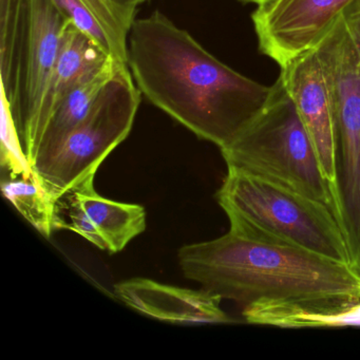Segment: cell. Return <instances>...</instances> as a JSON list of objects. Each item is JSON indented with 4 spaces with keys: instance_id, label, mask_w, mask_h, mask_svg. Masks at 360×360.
Returning a JSON list of instances; mask_svg holds the SVG:
<instances>
[{
    "instance_id": "1",
    "label": "cell",
    "mask_w": 360,
    "mask_h": 360,
    "mask_svg": "<svg viewBox=\"0 0 360 360\" xmlns=\"http://www.w3.org/2000/svg\"><path fill=\"white\" fill-rule=\"evenodd\" d=\"M127 65L151 104L219 148L260 113L271 94V86L233 70L159 11L132 25Z\"/></svg>"
},
{
    "instance_id": "2",
    "label": "cell",
    "mask_w": 360,
    "mask_h": 360,
    "mask_svg": "<svg viewBox=\"0 0 360 360\" xmlns=\"http://www.w3.org/2000/svg\"><path fill=\"white\" fill-rule=\"evenodd\" d=\"M178 258L187 279L243 309L360 301V271L353 265L250 229L229 227L222 237L183 246Z\"/></svg>"
},
{
    "instance_id": "3",
    "label": "cell",
    "mask_w": 360,
    "mask_h": 360,
    "mask_svg": "<svg viewBox=\"0 0 360 360\" xmlns=\"http://www.w3.org/2000/svg\"><path fill=\"white\" fill-rule=\"evenodd\" d=\"M54 0H0V72L5 117L28 146L63 35L71 24Z\"/></svg>"
},
{
    "instance_id": "4",
    "label": "cell",
    "mask_w": 360,
    "mask_h": 360,
    "mask_svg": "<svg viewBox=\"0 0 360 360\" xmlns=\"http://www.w3.org/2000/svg\"><path fill=\"white\" fill-rule=\"evenodd\" d=\"M216 198L231 227L257 231L354 266L345 231L326 204L235 167H227Z\"/></svg>"
},
{
    "instance_id": "5",
    "label": "cell",
    "mask_w": 360,
    "mask_h": 360,
    "mask_svg": "<svg viewBox=\"0 0 360 360\" xmlns=\"http://www.w3.org/2000/svg\"><path fill=\"white\" fill-rule=\"evenodd\" d=\"M227 167L239 168L328 205L336 202L311 138L278 77L264 108L220 148Z\"/></svg>"
},
{
    "instance_id": "6",
    "label": "cell",
    "mask_w": 360,
    "mask_h": 360,
    "mask_svg": "<svg viewBox=\"0 0 360 360\" xmlns=\"http://www.w3.org/2000/svg\"><path fill=\"white\" fill-rule=\"evenodd\" d=\"M141 91L127 64H120L83 121L58 153L32 169L52 201L96 176L103 162L127 139L141 103Z\"/></svg>"
},
{
    "instance_id": "7",
    "label": "cell",
    "mask_w": 360,
    "mask_h": 360,
    "mask_svg": "<svg viewBox=\"0 0 360 360\" xmlns=\"http://www.w3.org/2000/svg\"><path fill=\"white\" fill-rule=\"evenodd\" d=\"M316 51L336 115L339 205L349 222L360 223V0L345 10Z\"/></svg>"
},
{
    "instance_id": "8",
    "label": "cell",
    "mask_w": 360,
    "mask_h": 360,
    "mask_svg": "<svg viewBox=\"0 0 360 360\" xmlns=\"http://www.w3.org/2000/svg\"><path fill=\"white\" fill-rule=\"evenodd\" d=\"M356 0H271L252 14L261 53L280 67L316 49Z\"/></svg>"
},
{
    "instance_id": "9",
    "label": "cell",
    "mask_w": 360,
    "mask_h": 360,
    "mask_svg": "<svg viewBox=\"0 0 360 360\" xmlns=\"http://www.w3.org/2000/svg\"><path fill=\"white\" fill-rule=\"evenodd\" d=\"M279 79L313 143L324 178L334 195L337 219L341 225L336 115L328 77L316 49L304 52L280 67Z\"/></svg>"
},
{
    "instance_id": "10",
    "label": "cell",
    "mask_w": 360,
    "mask_h": 360,
    "mask_svg": "<svg viewBox=\"0 0 360 360\" xmlns=\"http://www.w3.org/2000/svg\"><path fill=\"white\" fill-rule=\"evenodd\" d=\"M115 294L139 313L162 321L181 324L231 323L221 309V298L207 290H193L132 278L115 285Z\"/></svg>"
},
{
    "instance_id": "11",
    "label": "cell",
    "mask_w": 360,
    "mask_h": 360,
    "mask_svg": "<svg viewBox=\"0 0 360 360\" xmlns=\"http://www.w3.org/2000/svg\"><path fill=\"white\" fill-rule=\"evenodd\" d=\"M112 60H117L73 22L67 27L58 58L44 91L30 141L24 151L28 162L48 120L65 96L73 88L102 70Z\"/></svg>"
},
{
    "instance_id": "12",
    "label": "cell",
    "mask_w": 360,
    "mask_h": 360,
    "mask_svg": "<svg viewBox=\"0 0 360 360\" xmlns=\"http://www.w3.org/2000/svg\"><path fill=\"white\" fill-rule=\"evenodd\" d=\"M120 64L125 63L112 60L102 70L82 82L65 96L48 120L37 140L29 161L32 169L43 165L58 153L67 136L88 115L101 90Z\"/></svg>"
},
{
    "instance_id": "13",
    "label": "cell",
    "mask_w": 360,
    "mask_h": 360,
    "mask_svg": "<svg viewBox=\"0 0 360 360\" xmlns=\"http://www.w3.org/2000/svg\"><path fill=\"white\" fill-rule=\"evenodd\" d=\"M70 193L89 217L110 254L122 252L146 229V212L142 205L102 197L94 189V178Z\"/></svg>"
},
{
    "instance_id": "14",
    "label": "cell",
    "mask_w": 360,
    "mask_h": 360,
    "mask_svg": "<svg viewBox=\"0 0 360 360\" xmlns=\"http://www.w3.org/2000/svg\"><path fill=\"white\" fill-rule=\"evenodd\" d=\"M243 317L248 323L286 328L360 326V301L324 309L296 305H257L243 309Z\"/></svg>"
},
{
    "instance_id": "15",
    "label": "cell",
    "mask_w": 360,
    "mask_h": 360,
    "mask_svg": "<svg viewBox=\"0 0 360 360\" xmlns=\"http://www.w3.org/2000/svg\"><path fill=\"white\" fill-rule=\"evenodd\" d=\"M5 197L13 204L20 214L46 238L60 226L58 203L52 201L34 174L18 178H8L1 183Z\"/></svg>"
},
{
    "instance_id": "16",
    "label": "cell",
    "mask_w": 360,
    "mask_h": 360,
    "mask_svg": "<svg viewBox=\"0 0 360 360\" xmlns=\"http://www.w3.org/2000/svg\"><path fill=\"white\" fill-rule=\"evenodd\" d=\"M115 46L117 58L127 64V41L136 9L145 0H82Z\"/></svg>"
},
{
    "instance_id": "17",
    "label": "cell",
    "mask_w": 360,
    "mask_h": 360,
    "mask_svg": "<svg viewBox=\"0 0 360 360\" xmlns=\"http://www.w3.org/2000/svg\"><path fill=\"white\" fill-rule=\"evenodd\" d=\"M54 1L77 28L92 37L113 58L121 62L117 58V51L110 37L107 35L94 14L89 11L82 0H54Z\"/></svg>"
},
{
    "instance_id": "18",
    "label": "cell",
    "mask_w": 360,
    "mask_h": 360,
    "mask_svg": "<svg viewBox=\"0 0 360 360\" xmlns=\"http://www.w3.org/2000/svg\"><path fill=\"white\" fill-rule=\"evenodd\" d=\"M68 195L67 208H68V216L70 222L63 221L60 229H69V231H75V233H79L82 237L88 240L90 243L96 245V248H101L102 250H107L104 241H103L94 225L92 224L91 220L86 214L85 210L82 208L72 193H69Z\"/></svg>"
},
{
    "instance_id": "19",
    "label": "cell",
    "mask_w": 360,
    "mask_h": 360,
    "mask_svg": "<svg viewBox=\"0 0 360 360\" xmlns=\"http://www.w3.org/2000/svg\"><path fill=\"white\" fill-rule=\"evenodd\" d=\"M244 3L255 4L257 6L264 5V4L269 3L271 0H241Z\"/></svg>"
}]
</instances>
